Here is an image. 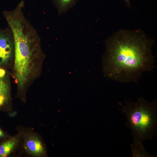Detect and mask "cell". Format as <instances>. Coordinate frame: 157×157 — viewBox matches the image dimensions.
<instances>
[{"label": "cell", "instance_id": "obj_1", "mask_svg": "<svg viewBox=\"0 0 157 157\" xmlns=\"http://www.w3.org/2000/svg\"><path fill=\"white\" fill-rule=\"evenodd\" d=\"M154 41L142 30H121L106 41L104 70L107 77L122 83L136 82L155 67Z\"/></svg>", "mask_w": 157, "mask_h": 157}, {"label": "cell", "instance_id": "obj_3", "mask_svg": "<svg viewBox=\"0 0 157 157\" xmlns=\"http://www.w3.org/2000/svg\"><path fill=\"white\" fill-rule=\"evenodd\" d=\"M7 20L14 37L15 75L18 85L22 88L32 68L30 42L23 32V26L20 19L10 17H8Z\"/></svg>", "mask_w": 157, "mask_h": 157}, {"label": "cell", "instance_id": "obj_13", "mask_svg": "<svg viewBox=\"0 0 157 157\" xmlns=\"http://www.w3.org/2000/svg\"><path fill=\"white\" fill-rule=\"evenodd\" d=\"M127 6L129 7L131 4L130 3V0H124Z\"/></svg>", "mask_w": 157, "mask_h": 157}, {"label": "cell", "instance_id": "obj_2", "mask_svg": "<svg viewBox=\"0 0 157 157\" xmlns=\"http://www.w3.org/2000/svg\"><path fill=\"white\" fill-rule=\"evenodd\" d=\"M121 113L127 119L126 126L130 128L134 141L142 142L151 139L157 133V103L149 102L142 96L135 102L121 103Z\"/></svg>", "mask_w": 157, "mask_h": 157}, {"label": "cell", "instance_id": "obj_12", "mask_svg": "<svg viewBox=\"0 0 157 157\" xmlns=\"http://www.w3.org/2000/svg\"><path fill=\"white\" fill-rule=\"evenodd\" d=\"M16 114V113L15 112H11L9 113V115L10 117H14Z\"/></svg>", "mask_w": 157, "mask_h": 157}, {"label": "cell", "instance_id": "obj_10", "mask_svg": "<svg viewBox=\"0 0 157 157\" xmlns=\"http://www.w3.org/2000/svg\"><path fill=\"white\" fill-rule=\"evenodd\" d=\"M5 74V72L3 69H0V77L4 78Z\"/></svg>", "mask_w": 157, "mask_h": 157}, {"label": "cell", "instance_id": "obj_5", "mask_svg": "<svg viewBox=\"0 0 157 157\" xmlns=\"http://www.w3.org/2000/svg\"><path fill=\"white\" fill-rule=\"evenodd\" d=\"M14 43L8 36L0 34V66L7 64L12 57Z\"/></svg>", "mask_w": 157, "mask_h": 157}, {"label": "cell", "instance_id": "obj_8", "mask_svg": "<svg viewBox=\"0 0 157 157\" xmlns=\"http://www.w3.org/2000/svg\"><path fill=\"white\" fill-rule=\"evenodd\" d=\"M142 142L134 141L133 144L130 145L132 156L133 157H154L153 155L148 154L144 147Z\"/></svg>", "mask_w": 157, "mask_h": 157}, {"label": "cell", "instance_id": "obj_6", "mask_svg": "<svg viewBox=\"0 0 157 157\" xmlns=\"http://www.w3.org/2000/svg\"><path fill=\"white\" fill-rule=\"evenodd\" d=\"M17 140L12 138L0 144V157L8 156L13 151L17 143Z\"/></svg>", "mask_w": 157, "mask_h": 157}, {"label": "cell", "instance_id": "obj_7", "mask_svg": "<svg viewBox=\"0 0 157 157\" xmlns=\"http://www.w3.org/2000/svg\"><path fill=\"white\" fill-rule=\"evenodd\" d=\"M9 97L8 84L4 78L0 77V109L7 104Z\"/></svg>", "mask_w": 157, "mask_h": 157}, {"label": "cell", "instance_id": "obj_9", "mask_svg": "<svg viewBox=\"0 0 157 157\" xmlns=\"http://www.w3.org/2000/svg\"><path fill=\"white\" fill-rule=\"evenodd\" d=\"M76 0H55L60 10L63 11L71 6Z\"/></svg>", "mask_w": 157, "mask_h": 157}, {"label": "cell", "instance_id": "obj_4", "mask_svg": "<svg viewBox=\"0 0 157 157\" xmlns=\"http://www.w3.org/2000/svg\"><path fill=\"white\" fill-rule=\"evenodd\" d=\"M24 147L28 153L33 156L41 157L46 155V150L43 143L38 137L34 135L26 137Z\"/></svg>", "mask_w": 157, "mask_h": 157}, {"label": "cell", "instance_id": "obj_11", "mask_svg": "<svg viewBox=\"0 0 157 157\" xmlns=\"http://www.w3.org/2000/svg\"><path fill=\"white\" fill-rule=\"evenodd\" d=\"M6 135L0 128V138L6 137Z\"/></svg>", "mask_w": 157, "mask_h": 157}]
</instances>
